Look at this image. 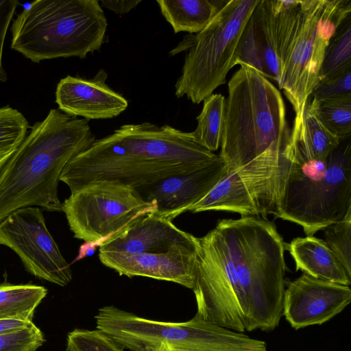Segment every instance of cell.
Listing matches in <instances>:
<instances>
[{"instance_id": "1", "label": "cell", "mask_w": 351, "mask_h": 351, "mask_svg": "<svg viewBox=\"0 0 351 351\" xmlns=\"http://www.w3.org/2000/svg\"><path fill=\"white\" fill-rule=\"evenodd\" d=\"M198 240L195 316L239 332L278 327L286 263L275 225L254 216L224 219Z\"/></svg>"}, {"instance_id": "2", "label": "cell", "mask_w": 351, "mask_h": 351, "mask_svg": "<svg viewBox=\"0 0 351 351\" xmlns=\"http://www.w3.org/2000/svg\"><path fill=\"white\" fill-rule=\"evenodd\" d=\"M218 157L197 143L191 132L150 122L125 124L72 158L60 181L71 193L104 181L136 190L202 168Z\"/></svg>"}, {"instance_id": "3", "label": "cell", "mask_w": 351, "mask_h": 351, "mask_svg": "<svg viewBox=\"0 0 351 351\" xmlns=\"http://www.w3.org/2000/svg\"><path fill=\"white\" fill-rule=\"evenodd\" d=\"M30 129L0 172V222L27 206L62 212L58 195L61 173L96 140L87 120L58 109H51Z\"/></svg>"}, {"instance_id": "4", "label": "cell", "mask_w": 351, "mask_h": 351, "mask_svg": "<svg viewBox=\"0 0 351 351\" xmlns=\"http://www.w3.org/2000/svg\"><path fill=\"white\" fill-rule=\"evenodd\" d=\"M228 89L219 155L228 171L257 160L287 165L291 130L279 90L244 64L233 74Z\"/></svg>"}, {"instance_id": "5", "label": "cell", "mask_w": 351, "mask_h": 351, "mask_svg": "<svg viewBox=\"0 0 351 351\" xmlns=\"http://www.w3.org/2000/svg\"><path fill=\"white\" fill-rule=\"evenodd\" d=\"M274 16L278 85L300 114L318 82L326 49L351 15V0H269Z\"/></svg>"}, {"instance_id": "6", "label": "cell", "mask_w": 351, "mask_h": 351, "mask_svg": "<svg viewBox=\"0 0 351 351\" xmlns=\"http://www.w3.org/2000/svg\"><path fill=\"white\" fill-rule=\"evenodd\" d=\"M108 22L97 0H37L11 26V48L32 62L85 58L104 43Z\"/></svg>"}, {"instance_id": "7", "label": "cell", "mask_w": 351, "mask_h": 351, "mask_svg": "<svg viewBox=\"0 0 351 351\" xmlns=\"http://www.w3.org/2000/svg\"><path fill=\"white\" fill-rule=\"evenodd\" d=\"M287 156L289 170L276 217L313 236L340 221L351 208L350 144H340L324 160Z\"/></svg>"}, {"instance_id": "8", "label": "cell", "mask_w": 351, "mask_h": 351, "mask_svg": "<svg viewBox=\"0 0 351 351\" xmlns=\"http://www.w3.org/2000/svg\"><path fill=\"white\" fill-rule=\"evenodd\" d=\"M95 318L97 329L130 351H267L264 341L196 316L184 322H160L106 306Z\"/></svg>"}, {"instance_id": "9", "label": "cell", "mask_w": 351, "mask_h": 351, "mask_svg": "<svg viewBox=\"0 0 351 351\" xmlns=\"http://www.w3.org/2000/svg\"><path fill=\"white\" fill-rule=\"evenodd\" d=\"M259 0L226 1L208 25L186 34L170 52L186 51L181 75L175 84L178 98L186 96L199 104L226 82L236 65V49L242 31Z\"/></svg>"}, {"instance_id": "10", "label": "cell", "mask_w": 351, "mask_h": 351, "mask_svg": "<svg viewBox=\"0 0 351 351\" xmlns=\"http://www.w3.org/2000/svg\"><path fill=\"white\" fill-rule=\"evenodd\" d=\"M156 210L154 202L145 201L133 188L108 181L71 193L62 203L74 237L102 243Z\"/></svg>"}, {"instance_id": "11", "label": "cell", "mask_w": 351, "mask_h": 351, "mask_svg": "<svg viewBox=\"0 0 351 351\" xmlns=\"http://www.w3.org/2000/svg\"><path fill=\"white\" fill-rule=\"evenodd\" d=\"M0 245L13 250L26 271L38 278L62 287L72 280L70 265L49 232L38 207L17 209L2 220Z\"/></svg>"}, {"instance_id": "12", "label": "cell", "mask_w": 351, "mask_h": 351, "mask_svg": "<svg viewBox=\"0 0 351 351\" xmlns=\"http://www.w3.org/2000/svg\"><path fill=\"white\" fill-rule=\"evenodd\" d=\"M350 301V286L304 272L285 290L282 316L295 330L322 325L341 313Z\"/></svg>"}, {"instance_id": "13", "label": "cell", "mask_w": 351, "mask_h": 351, "mask_svg": "<svg viewBox=\"0 0 351 351\" xmlns=\"http://www.w3.org/2000/svg\"><path fill=\"white\" fill-rule=\"evenodd\" d=\"M228 171L219 155L202 168L165 178L136 191L145 201L156 203V215L173 221L204 198Z\"/></svg>"}, {"instance_id": "14", "label": "cell", "mask_w": 351, "mask_h": 351, "mask_svg": "<svg viewBox=\"0 0 351 351\" xmlns=\"http://www.w3.org/2000/svg\"><path fill=\"white\" fill-rule=\"evenodd\" d=\"M198 250V237L180 230L172 221L154 212L107 239L99 251L136 255Z\"/></svg>"}, {"instance_id": "15", "label": "cell", "mask_w": 351, "mask_h": 351, "mask_svg": "<svg viewBox=\"0 0 351 351\" xmlns=\"http://www.w3.org/2000/svg\"><path fill=\"white\" fill-rule=\"evenodd\" d=\"M104 69L90 79L68 75L60 80L56 90L58 110L71 117L87 120L118 117L128 107L127 99L106 83Z\"/></svg>"}, {"instance_id": "16", "label": "cell", "mask_w": 351, "mask_h": 351, "mask_svg": "<svg viewBox=\"0 0 351 351\" xmlns=\"http://www.w3.org/2000/svg\"><path fill=\"white\" fill-rule=\"evenodd\" d=\"M198 250L136 255L99 251V258L103 265L120 276H143L169 281L192 289L196 276Z\"/></svg>"}, {"instance_id": "17", "label": "cell", "mask_w": 351, "mask_h": 351, "mask_svg": "<svg viewBox=\"0 0 351 351\" xmlns=\"http://www.w3.org/2000/svg\"><path fill=\"white\" fill-rule=\"evenodd\" d=\"M341 142L317 119L308 99L302 112L295 115L287 151L306 160H324Z\"/></svg>"}, {"instance_id": "18", "label": "cell", "mask_w": 351, "mask_h": 351, "mask_svg": "<svg viewBox=\"0 0 351 351\" xmlns=\"http://www.w3.org/2000/svg\"><path fill=\"white\" fill-rule=\"evenodd\" d=\"M295 269L322 280L350 286L351 275L328 246L325 241L313 236L298 237L288 245Z\"/></svg>"}, {"instance_id": "19", "label": "cell", "mask_w": 351, "mask_h": 351, "mask_svg": "<svg viewBox=\"0 0 351 351\" xmlns=\"http://www.w3.org/2000/svg\"><path fill=\"white\" fill-rule=\"evenodd\" d=\"M215 0H157L160 12L175 33L203 30L225 3Z\"/></svg>"}, {"instance_id": "20", "label": "cell", "mask_w": 351, "mask_h": 351, "mask_svg": "<svg viewBox=\"0 0 351 351\" xmlns=\"http://www.w3.org/2000/svg\"><path fill=\"white\" fill-rule=\"evenodd\" d=\"M47 293V289L39 285H0V319L32 322L36 308Z\"/></svg>"}, {"instance_id": "21", "label": "cell", "mask_w": 351, "mask_h": 351, "mask_svg": "<svg viewBox=\"0 0 351 351\" xmlns=\"http://www.w3.org/2000/svg\"><path fill=\"white\" fill-rule=\"evenodd\" d=\"M350 71L351 15L340 23L329 40L319 73L318 82L337 78Z\"/></svg>"}, {"instance_id": "22", "label": "cell", "mask_w": 351, "mask_h": 351, "mask_svg": "<svg viewBox=\"0 0 351 351\" xmlns=\"http://www.w3.org/2000/svg\"><path fill=\"white\" fill-rule=\"evenodd\" d=\"M203 102L202 110L197 117V128L191 132L197 143L213 152L219 149L221 144L226 99L221 94H212Z\"/></svg>"}, {"instance_id": "23", "label": "cell", "mask_w": 351, "mask_h": 351, "mask_svg": "<svg viewBox=\"0 0 351 351\" xmlns=\"http://www.w3.org/2000/svg\"><path fill=\"white\" fill-rule=\"evenodd\" d=\"M310 104L322 124L341 141L351 133V95L317 99L310 97Z\"/></svg>"}, {"instance_id": "24", "label": "cell", "mask_w": 351, "mask_h": 351, "mask_svg": "<svg viewBox=\"0 0 351 351\" xmlns=\"http://www.w3.org/2000/svg\"><path fill=\"white\" fill-rule=\"evenodd\" d=\"M31 127L24 115L10 106L0 108V172Z\"/></svg>"}, {"instance_id": "25", "label": "cell", "mask_w": 351, "mask_h": 351, "mask_svg": "<svg viewBox=\"0 0 351 351\" xmlns=\"http://www.w3.org/2000/svg\"><path fill=\"white\" fill-rule=\"evenodd\" d=\"M235 62L236 64L249 66L264 76V47L258 22L253 12L240 36L236 49Z\"/></svg>"}, {"instance_id": "26", "label": "cell", "mask_w": 351, "mask_h": 351, "mask_svg": "<svg viewBox=\"0 0 351 351\" xmlns=\"http://www.w3.org/2000/svg\"><path fill=\"white\" fill-rule=\"evenodd\" d=\"M324 230L325 242L351 275V208L340 221Z\"/></svg>"}, {"instance_id": "27", "label": "cell", "mask_w": 351, "mask_h": 351, "mask_svg": "<svg viewBox=\"0 0 351 351\" xmlns=\"http://www.w3.org/2000/svg\"><path fill=\"white\" fill-rule=\"evenodd\" d=\"M112 337L101 330L75 329L69 332L66 351H123Z\"/></svg>"}, {"instance_id": "28", "label": "cell", "mask_w": 351, "mask_h": 351, "mask_svg": "<svg viewBox=\"0 0 351 351\" xmlns=\"http://www.w3.org/2000/svg\"><path fill=\"white\" fill-rule=\"evenodd\" d=\"M44 342V335L33 323L29 327L0 335V351H36Z\"/></svg>"}, {"instance_id": "29", "label": "cell", "mask_w": 351, "mask_h": 351, "mask_svg": "<svg viewBox=\"0 0 351 351\" xmlns=\"http://www.w3.org/2000/svg\"><path fill=\"white\" fill-rule=\"evenodd\" d=\"M350 95L351 71L337 78L318 82L310 97L322 99Z\"/></svg>"}, {"instance_id": "30", "label": "cell", "mask_w": 351, "mask_h": 351, "mask_svg": "<svg viewBox=\"0 0 351 351\" xmlns=\"http://www.w3.org/2000/svg\"><path fill=\"white\" fill-rule=\"evenodd\" d=\"M19 2L0 0V82H5L8 75L3 65V51L5 36Z\"/></svg>"}, {"instance_id": "31", "label": "cell", "mask_w": 351, "mask_h": 351, "mask_svg": "<svg viewBox=\"0 0 351 351\" xmlns=\"http://www.w3.org/2000/svg\"><path fill=\"white\" fill-rule=\"evenodd\" d=\"M101 7L106 8L115 14H124L136 7L141 0H101Z\"/></svg>"}, {"instance_id": "32", "label": "cell", "mask_w": 351, "mask_h": 351, "mask_svg": "<svg viewBox=\"0 0 351 351\" xmlns=\"http://www.w3.org/2000/svg\"><path fill=\"white\" fill-rule=\"evenodd\" d=\"M32 322L19 319H0V335L30 326Z\"/></svg>"}, {"instance_id": "33", "label": "cell", "mask_w": 351, "mask_h": 351, "mask_svg": "<svg viewBox=\"0 0 351 351\" xmlns=\"http://www.w3.org/2000/svg\"><path fill=\"white\" fill-rule=\"evenodd\" d=\"M102 244L101 241H85L83 245H81L79 250L78 256L75 258V261L82 259L87 256H92L96 248Z\"/></svg>"}, {"instance_id": "34", "label": "cell", "mask_w": 351, "mask_h": 351, "mask_svg": "<svg viewBox=\"0 0 351 351\" xmlns=\"http://www.w3.org/2000/svg\"><path fill=\"white\" fill-rule=\"evenodd\" d=\"M156 351H167V350H156Z\"/></svg>"}, {"instance_id": "35", "label": "cell", "mask_w": 351, "mask_h": 351, "mask_svg": "<svg viewBox=\"0 0 351 351\" xmlns=\"http://www.w3.org/2000/svg\"><path fill=\"white\" fill-rule=\"evenodd\" d=\"M145 351H151V350H145Z\"/></svg>"}]
</instances>
